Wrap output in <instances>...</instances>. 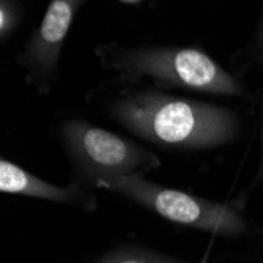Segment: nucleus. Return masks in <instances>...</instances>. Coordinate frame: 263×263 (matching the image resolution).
<instances>
[{"label": "nucleus", "mask_w": 263, "mask_h": 263, "mask_svg": "<svg viewBox=\"0 0 263 263\" xmlns=\"http://www.w3.org/2000/svg\"><path fill=\"white\" fill-rule=\"evenodd\" d=\"M112 115L136 136L171 148L218 147L235 139L238 129L229 109L156 90L122 97L114 103Z\"/></svg>", "instance_id": "obj_1"}, {"label": "nucleus", "mask_w": 263, "mask_h": 263, "mask_svg": "<svg viewBox=\"0 0 263 263\" xmlns=\"http://www.w3.org/2000/svg\"><path fill=\"white\" fill-rule=\"evenodd\" d=\"M107 68L125 76H147L155 82L210 95L238 97L241 82L235 79L216 60L196 47L153 46L136 49L101 52Z\"/></svg>", "instance_id": "obj_2"}, {"label": "nucleus", "mask_w": 263, "mask_h": 263, "mask_svg": "<svg viewBox=\"0 0 263 263\" xmlns=\"http://www.w3.org/2000/svg\"><path fill=\"white\" fill-rule=\"evenodd\" d=\"M95 184L115 191L177 224L227 236L240 235L246 229L243 218L233 206L159 186L137 174L101 178Z\"/></svg>", "instance_id": "obj_3"}, {"label": "nucleus", "mask_w": 263, "mask_h": 263, "mask_svg": "<svg viewBox=\"0 0 263 263\" xmlns=\"http://www.w3.org/2000/svg\"><path fill=\"white\" fill-rule=\"evenodd\" d=\"M62 137L79 171L93 183L159 165V159L152 152L82 120L66 122L62 128Z\"/></svg>", "instance_id": "obj_4"}, {"label": "nucleus", "mask_w": 263, "mask_h": 263, "mask_svg": "<svg viewBox=\"0 0 263 263\" xmlns=\"http://www.w3.org/2000/svg\"><path fill=\"white\" fill-rule=\"evenodd\" d=\"M84 0H51L47 10L27 43L22 63L30 78L47 84L57 73L63 43Z\"/></svg>", "instance_id": "obj_5"}, {"label": "nucleus", "mask_w": 263, "mask_h": 263, "mask_svg": "<svg viewBox=\"0 0 263 263\" xmlns=\"http://www.w3.org/2000/svg\"><path fill=\"white\" fill-rule=\"evenodd\" d=\"M0 191L7 194H19L65 203L78 202L82 197L78 186L60 187L47 183L7 159H2L0 162Z\"/></svg>", "instance_id": "obj_6"}, {"label": "nucleus", "mask_w": 263, "mask_h": 263, "mask_svg": "<svg viewBox=\"0 0 263 263\" xmlns=\"http://www.w3.org/2000/svg\"><path fill=\"white\" fill-rule=\"evenodd\" d=\"M100 263H183L142 249H118L104 255Z\"/></svg>", "instance_id": "obj_7"}, {"label": "nucleus", "mask_w": 263, "mask_h": 263, "mask_svg": "<svg viewBox=\"0 0 263 263\" xmlns=\"http://www.w3.org/2000/svg\"><path fill=\"white\" fill-rule=\"evenodd\" d=\"M21 22V8L16 0H0V36L10 38Z\"/></svg>", "instance_id": "obj_8"}, {"label": "nucleus", "mask_w": 263, "mask_h": 263, "mask_svg": "<svg viewBox=\"0 0 263 263\" xmlns=\"http://www.w3.org/2000/svg\"><path fill=\"white\" fill-rule=\"evenodd\" d=\"M263 178V134H261V161H260V167L257 172V181Z\"/></svg>", "instance_id": "obj_9"}, {"label": "nucleus", "mask_w": 263, "mask_h": 263, "mask_svg": "<svg viewBox=\"0 0 263 263\" xmlns=\"http://www.w3.org/2000/svg\"><path fill=\"white\" fill-rule=\"evenodd\" d=\"M258 49H260V55L263 59V21H261V27H260V33H258Z\"/></svg>", "instance_id": "obj_10"}, {"label": "nucleus", "mask_w": 263, "mask_h": 263, "mask_svg": "<svg viewBox=\"0 0 263 263\" xmlns=\"http://www.w3.org/2000/svg\"><path fill=\"white\" fill-rule=\"evenodd\" d=\"M208 254H210V251H206V252H205V255L202 257V260H200L199 263H208Z\"/></svg>", "instance_id": "obj_11"}, {"label": "nucleus", "mask_w": 263, "mask_h": 263, "mask_svg": "<svg viewBox=\"0 0 263 263\" xmlns=\"http://www.w3.org/2000/svg\"><path fill=\"white\" fill-rule=\"evenodd\" d=\"M123 2H129V4H134V2H139V0H123Z\"/></svg>", "instance_id": "obj_12"}]
</instances>
